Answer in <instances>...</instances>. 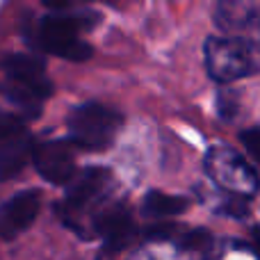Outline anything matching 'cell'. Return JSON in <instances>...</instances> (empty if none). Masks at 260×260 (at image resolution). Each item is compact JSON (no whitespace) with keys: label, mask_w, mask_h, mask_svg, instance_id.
Segmentation results:
<instances>
[{"label":"cell","mask_w":260,"mask_h":260,"mask_svg":"<svg viewBox=\"0 0 260 260\" xmlns=\"http://www.w3.org/2000/svg\"><path fill=\"white\" fill-rule=\"evenodd\" d=\"M203 55L210 78L221 85L253 76L258 69V46L244 37H210Z\"/></svg>","instance_id":"277c9868"},{"label":"cell","mask_w":260,"mask_h":260,"mask_svg":"<svg viewBox=\"0 0 260 260\" xmlns=\"http://www.w3.org/2000/svg\"><path fill=\"white\" fill-rule=\"evenodd\" d=\"M0 69L5 73L0 94L30 117H37L44 101L53 94L44 59L32 53H12L0 62Z\"/></svg>","instance_id":"6da1fadb"},{"label":"cell","mask_w":260,"mask_h":260,"mask_svg":"<svg viewBox=\"0 0 260 260\" xmlns=\"http://www.w3.org/2000/svg\"><path fill=\"white\" fill-rule=\"evenodd\" d=\"M21 128H25L21 117L7 112V110H0V137H5V135H9V133H16V130H21Z\"/></svg>","instance_id":"9a60e30c"},{"label":"cell","mask_w":260,"mask_h":260,"mask_svg":"<svg viewBox=\"0 0 260 260\" xmlns=\"http://www.w3.org/2000/svg\"><path fill=\"white\" fill-rule=\"evenodd\" d=\"M89 27V16L85 14L53 12L41 16L30 30V41L35 48L50 55H59L71 62H82L91 57V46L82 39Z\"/></svg>","instance_id":"7a4b0ae2"},{"label":"cell","mask_w":260,"mask_h":260,"mask_svg":"<svg viewBox=\"0 0 260 260\" xmlns=\"http://www.w3.org/2000/svg\"><path fill=\"white\" fill-rule=\"evenodd\" d=\"M240 139H242V144H244V148H247L249 157H251V160H256V157H258V151H256L258 128H249V130H244V133L240 135Z\"/></svg>","instance_id":"e0dca14e"},{"label":"cell","mask_w":260,"mask_h":260,"mask_svg":"<svg viewBox=\"0 0 260 260\" xmlns=\"http://www.w3.org/2000/svg\"><path fill=\"white\" fill-rule=\"evenodd\" d=\"M91 231L103 240L110 251H121L135 238V221L123 203H105L91 221Z\"/></svg>","instance_id":"30bf717a"},{"label":"cell","mask_w":260,"mask_h":260,"mask_svg":"<svg viewBox=\"0 0 260 260\" xmlns=\"http://www.w3.org/2000/svg\"><path fill=\"white\" fill-rule=\"evenodd\" d=\"M189 201L185 197H176V194L165 192H148L142 201V212L153 219H169L180 212H185Z\"/></svg>","instance_id":"4fadbf2b"},{"label":"cell","mask_w":260,"mask_h":260,"mask_svg":"<svg viewBox=\"0 0 260 260\" xmlns=\"http://www.w3.org/2000/svg\"><path fill=\"white\" fill-rule=\"evenodd\" d=\"M41 208V197L37 189L14 194L12 199L0 203V238L16 240L35 224Z\"/></svg>","instance_id":"9c48e42d"},{"label":"cell","mask_w":260,"mask_h":260,"mask_svg":"<svg viewBox=\"0 0 260 260\" xmlns=\"http://www.w3.org/2000/svg\"><path fill=\"white\" fill-rule=\"evenodd\" d=\"M32 142L25 128L0 137V180H12L32 160Z\"/></svg>","instance_id":"8fae6325"},{"label":"cell","mask_w":260,"mask_h":260,"mask_svg":"<svg viewBox=\"0 0 260 260\" xmlns=\"http://www.w3.org/2000/svg\"><path fill=\"white\" fill-rule=\"evenodd\" d=\"M238 108V94L233 91H219V114L221 119H233V110Z\"/></svg>","instance_id":"2e32d148"},{"label":"cell","mask_w":260,"mask_h":260,"mask_svg":"<svg viewBox=\"0 0 260 260\" xmlns=\"http://www.w3.org/2000/svg\"><path fill=\"white\" fill-rule=\"evenodd\" d=\"M185 229L160 224L146 231V242L139 244L128 260H203L206 256L183 244Z\"/></svg>","instance_id":"52a82bcc"},{"label":"cell","mask_w":260,"mask_h":260,"mask_svg":"<svg viewBox=\"0 0 260 260\" xmlns=\"http://www.w3.org/2000/svg\"><path fill=\"white\" fill-rule=\"evenodd\" d=\"M73 3H85V0H44L46 7L55 9V12H59V9L69 7V5H73Z\"/></svg>","instance_id":"ac0fdd59"},{"label":"cell","mask_w":260,"mask_h":260,"mask_svg":"<svg viewBox=\"0 0 260 260\" xmlns=\"http://www.w3.org/2000/svg\"><path fill=\"white\" fill-rule=\"evenodd\" d=\"M203 260H256V251L240 240H226V242L212 244Z\"/></svg>","instance_id":"5bb4252c"},{"label":"cell","mask_w":260,"mask_h":260,"mask_svg":"<svg viewBox=\"0 0 260 260\" xmlns=\"http://www.w3.org/2000/svg\"><path fill=\"white\" fill-rule=\"evenodd\" d=\"M203 167H206V174L210 176V180L221 192L242 199H251L256 194L258 189L256 169L235 148L226 146V144L210 146L206 153V160H203Z\"/></svg>","instance_id":"5b68a950"},{"label":"cell","mask_w":260,"mask_h":260,"mask_svg":"<svg viewBox=\"0 0 260 260\" xmlns=\"http://www.w3.org/2000/svg\"><path fill=\"white\" fill-rule=\"evenodd\" d=\"M260 0H217L215 23L221 32H244L256 25Z\"/></svg>","instance_id":"7c38bea8"},{"label":"cell","mask_w":260,"mask_h":260,"mask_svg":"<svg viewBox=\"0 0 260 260\" xmlns=\"http://www.w3.org/2000/svg\"><path fill=\"white\" fill-rule=\"evenodd\" d=\"M121 114L101 103L78 105L69 114V135L71 142L87 151H103L114 142L121 128Z\"/></svg>","instance_id":"8992f818"},{"label":"cell","mask_w":260,"mask_h":260,"mask_svg":"<svg viewBox=\"0 0 260 260\" xmlns=\"http://www.w3.org/2000/svg\"><path fill=\"white\" fill-rule=\"evenodd\" d=\"M32 160L41 178L53 185H67L76 176V155L71 142L44 139L32 146Z\"/></svg>","instance_id":"ba28073f"},{"label":"cell","mask_w":260,"mask_h":260,"mask_svg":"<svg viewBox=\"0 0 260 260\" xmlns=\"http://www.w3.org/2000/svg\"><path fill=\"white\" fill-rule=\"evenodd\" d=\"M110 185H112V176L101 167H89L73 176L67 183V197L57 208L64 224L71 226L76 233H85V219H89L91 226L94 217L105 206Z\"/></svg>","instance_id":"3957f363"}]
</instances>
